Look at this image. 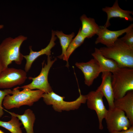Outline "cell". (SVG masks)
Here are the masks:
<instances>
[{"label": "cell", "mask_w": 133, "mask_h": 133, "mask_svg": "<svg viewBox=\"0 0 133 133\" xmlns=\"http://www.w3.org/2000/svg\"><path fill=\"white\" fill-rule=\"evenodd\" d=\"M27 39V37L20 35L14 38L9 37L2 41L0 44V62L3 70L13 61L18 65L21 64L23 55L20 52V49Z\"/></svg>", "instance_id": "cell-1"}, {"label": "cell", "mask_w": 133, "mask_h": 133, "mask_svg": "<svg viewBox=\"0 0 133 133\" xmlns=\"http://www.w3.org/2000/svg\"><path fill=\"white\" fill-rule=\"evenodd\" d=\"M102 10L107 15V19L104 25L107 28L110 25L109 21L112 18L119 17L130 21L133 20V17L130 15V14H133V12L124 10L121 8L119 6L118 1L117 0H116L112 7H105L102 8Z\"/></svg>", "instance_id": "cell-14"}, {"label": "cell", "mask_w": 133, "mask_h": 133, "mask_svg": "<svg viewBox=\"0 0 133 133\" xmlns=\"http://www.w3.org/2000/svg\"><path fill=\"white\" fill-rule=\"evenodd\" d=\"M82 23L81 32L86 38H91L97 34L100 29L99 26L93 18L88 17L85 14L82 15L80 17Z\"/></svg>", "instance_id": "cell-16"}, {"label": "cell", "mask_w": 133, "mask_h": 133, "mask_svg": "<svg viewBox=\"0 0 133 133\" xmlns=\"http://www.w3.org/2000/svg\"><path fill=\"white\" fill-rule=\"evenodd\" d=\"M115 107L122 111L133 125V90L128 91L123 97L115 100Z\"/></svg>", "instance_id": "cell-15"}, {"label": "cell", "mask_w": 133, "mask_h": 133, "mask_svg": "<svg viewBox=\"0 0 133 133\" xmlns=\"http://www.w3.org/2000/svg\"><path fill=\"white\" fill-rule=\"evenodd\" d=\"M0 133H4L3 131L1 130H0Z\"/></svg>", "instance_id": "cell-27"}, {"label": "cell", "mask_w": 133, "mask_h": 133, "mask_svg": "<svg viewBox=\"0 0 133 133\" xmlns=\"http://www.w3.org/2000/svg\"><path fill=\"white\" fill-rule=\"evenodd\" d=\"M27 78V72L25 70L8 67L0 74V88L8 89L21 85Z\"/></svg>", "instance_id": "cell-8"}, {"label": "cell", "mask_w": 133, "mask_h": 133, "mask_svg": "<svg viewBox=\"0 0 133 133\" xmlns=\"http://www.w3.org/2000/svg\"><path fill=\"white\" fill-rule=\"evenodd\" d=\"M102 73V82L96 90L101 92L105 97L108 102L109 109L115 107V99L111 83L112 73L107 71Z\"/></svg>", "instance_id": "cell-13"}, {"label": "cell", "mask_w": 133, "mask_h": 133, "mask_svg": "<svg viewBox=\"0 0 133 133\" xmlns=\"http://www.w3.org/2000/svg\"><path fill=\"white\" fill-rule=\"evenodd\" d=\"M133 29V24H132L127 28L120 30H110L104 26H100V29L97 34L98 37L95 43H101L106 47L112 45L118 39V37L124 33Z\"/></svg>", "instance_id": "cell-10"}, {"label": "cell", "mask_w": 133, "mask_h": 133, "mask_svg": "<svg viewBox=\"0 0 133 133\" xmlns=\"http://www.w3.org/2000/svg\"><path fill=\"white\" fill-rule=\"evenodd\" d=\"M22 123L17 117L11 116V120L8 121L0 120V126L3 127L11 133H23L20 128Z\"/></svg>", "instance_id": "cell-21"}, {"label": "cell", "mask_w": 133, "mask_h": 133, "mask_svg": "<svg viewBox=\"0 0 133 133\" xmlns=\"http://www.w3.org/2000/svg\"><path fill=\"white\" fill-rule=\"evenodd\" d=\"M12 92V90L9 89L2 90H0V117H1L4 114L2 105L4 98L6 96L11 94Z\"/></svg>", "instance_id": "cell-23"}, {"label": "cell", "mask_w": 133, "mask_h": 133, "mask_svg": "<svg viewBox=\"0 0 133 133\" xmlns=\"http://www.w3.org/2000/svg\"><path fill=\"white\" fill-rule=\"evenodd\" d=\"M99 50L104 56L115 61L119 68H133V48L128 46L120 38L112 45L102 47Z\"/></svg>", "instance_id": "cell-2"}, {"label": "cell", "mask_w": 133, "mask_h": 133, "mask_svg": "<svg viewBox=\"0 0 133 133\" xmlns=\"http://www.w3.org/2000/svg\"><path fill=\"white\" fill-rule=\"evenodd\" d=\"M4 25L2 24H0V30L2 29L4 27Z\"/></svg>", "instance_id": "cell-26"}, {"label": "cell", "mask_w": 133, "mask_h": 133, "mask_svg": "<svg viewBox=\"0 0 133 133\" xmlns=\"http://www.w3.org/2000/svg\"><path fill=\"white\" fill-rule=\"evenodd\" d=\"M88 108L95 110L97 115L99 123V129H103L102 122L106 115L107 110L103 103V96L100 92L96 90L90 92L86 95Z\"/></svg>", "instance_id": "cell-9"}, {"label": "cell", "mask_w": 133, "mask_h": 133, "mask_svg": "<svg viewBox=\"0 0 133 133\" xmlns=\"http://www.w3.org/2000/svg\"><path fill=\"white\" fill-rule=\"evenodd\" d=\"M105 118L107 128L110 133L126 130L133 126L125 112L115 107L109 109Z\"/></svg>", "instance_id": "cell-7"}, {"label": "cell", "mask_w": 133, "mask_h": 133, "mask_svg": "<svg viewBox=\"0 0 133 133\" xmlns=\"http://www.w3.org/2000/svg\"><path fill=\"white\" fill-rule=\"evenodd\" d=\"M110 133H133V126H132L128 129L126 130L120 131H114Z\"/></svg>", "instance_id": "cell-24"}, {"label": "cell", "mask_w": 133, "mask_h": 133, "mask_svg": "<svg viewBox=\"0 0 133 133\" xmlns=\"http://www.w3.org/2000/svg\"><path fill=\"white\" fill-rule=\"evenodd\" d=\"M3 70L2 66L0 62V74Z\"/></svg>", "instance_id": "cell-25"}, {"label": "cell", "mask_w": 133, "mask_h": 133, "mask_svg": "<svg viewBox=\"0 0 133 133\" xmlns=\"http://www.w3.org/2000/svg\"><path fill=\"white\" fill-rule=\"evenodd\" d=\"M91 55L99 64L102 72L107 71L112 73L119 68L117 63L115 61L104 56L99 49L95 48L94 52Z\"/></svg>", "instance_id": "cell-17"}, {"label": "cell", "mask_w": 133, "mask_h": 133, "mask_svg": "<svg viewBox=\"0 0 133 133\" xmlns=\"http://www.w3.org/2000/svg\"><path fill=\"white\" fill-rule=\"evenodd\" d=\"M57 39L53 30L51 32V36L50 41L48 45L45 48L37 51H34L32 49V46H30V52L28 55H23V58L26 60V62L25 66V71L28 72L30 69L34 61L40 56L45 54L47 56L51 55V50L55 45V41Z\"/></svg>", "instance_id": "cell-12"}, {"label": "cell", "mask_w": 133, "mask_h": 133, "mask_svg": "<svg viewBox=\"0 0 133 133\" xmlns=\"http://www.w3.org/2000/svg\"><path fill=\"white\" fill-rule=\"evenodd\" d=\"M79 97L75 100L71 101L64 100L65 97L55 93L53 91L48 93H44L42 96L45 103L48 105H52L55 111L61 112L63 111H69L78 109L81 104L86 102V95L80 93Z\"/></svg>", "instance_id": "cell-5"}, {"label": "cell", "mask_w": 133, "mask_h": 133, "mask_svg": "<svg viewBox=\"0 0 133 133\" xmlns=\"http://www.w3.org/2000/svg\"><path fill=\"white\" fill-rule=\"evenodd\" d=\"M56 60L57 59L55 58L52 60L50 56H48L47 64L45 63L43 66V63H42V67L39 75L35 77H29L28 78L32 80V82L21 87H18V88H26L32 90L37 89L45 93L52 91V88L48 82V76L50 68Z\"/></svg>", "instance_id": "cell-6"}, {"label": "cell", "mask_w": 133, "mask_h": 133, "mask_svg": "<svg viewBox=\"0 0 133 133\" xmlns=\"http://www.w3.org/2000/svg\"><path fill=\"white\" fill-rule=\"evenodd\" d=\"M7 111L11 116L17 117L21 121L26 130V133H34L33 127L36 118L35 114L32 110L30 109H27L22 115Z\"/></svg>", "instance_id": "cell-18"}, {"label": "cell", "mask_w": 133, "mask_h": 133, "mask_svg": "<svg viewBox=\"0 0 133 133\" xmlns=\"http://www.w3.org/2000/svg\"><path fill=\"white\" fill-rule=\"evenodd\" d=\"M111 83L115 100L133 90V68H119L112 73Z\"/></svg>", "instance_id": "cell-4"}, {"label": "cell", "mask_w": 133, "mask_h": 133, "mask_svg": "<svg viewBox=\"0 0 133 133\" xmlns=\"http://www.w3.org/2000/svg\"><path fill=\"white\" fill-rule=\"evenodd\" d=\"M75 65L83 72L85 84L88 86L92 84L102 72L98 63L94 58L86 62H76Z\"/></svg>", "instance_id": "cell-11"}, {"label": "cell", "mask_w": 133, "mask_h": 133, "mask_svg": "<svg viewBox=\"0 0 133 133\" xmlns=\"http://www.w3.org/2000/svg\"><path fill=\"white\" fill-rule=\"evenodd\" d=\"M81 29V27L79 29L76 36L74 39H73L70 42L67 50L65 55L62 59L63 60L66 61V66L67 67L69 66L68 60L70 56L76 48L83 43L85 39L82 34Z\"/></svg>", "instance_id": "cell-19"}, {"label": "cell", "mask_w": 133, "mask_h": 133, "mask_svg": "<svg viewBox=\"0 0 133 133\" xmlns=\"http://www.w3.org/2000/svg\"><path fill=\"white\" fill-rule=\"evenodd\" d=\"M126 33L123 37L120 38L128 46L133 48V29Z\"/></svg>", "instance_id": "cell-22"}, {"label": "cell", "mask_w": 133, "mask_h": 133, "mask_svg": "<svg viewBox=\"0 0 133 133\" xmlns=\"http://www.w3.org/2000/svg\"><path fill=\"white\" fill-rule=\"evenodd\" d=\"M22 89L20 91L18 87H16L12 90V95H8L5 97L2 104L5 109L19 108L24 105L32 106L42 98L44 93L39 90H33L26 88Z\"/></svg>", "instance_id": "cell-3"}, {"label": "cell", "mask_w": 133, "mask_h": 133, "mask_svg": "<svg viewBox=\"0 0 133 133\" xmlns=\"http://www.w3.org/2000/svg\"><path fill=\"white\" fill-rule=\"evenodd\" d=\"M55 35L59 39L61 47L62 52L61 54L58 57L60 59H62L65 56L67 50L70 42L75 36L74 32L69 34H66L62 31H54Z\"/></svg>", "instance_id": "cell-20"}]
</instances>
